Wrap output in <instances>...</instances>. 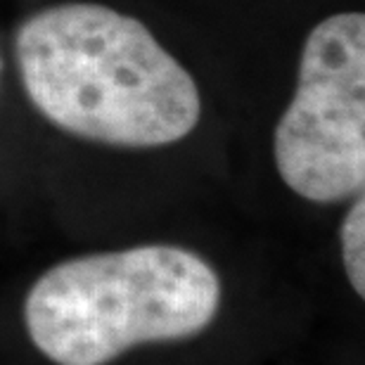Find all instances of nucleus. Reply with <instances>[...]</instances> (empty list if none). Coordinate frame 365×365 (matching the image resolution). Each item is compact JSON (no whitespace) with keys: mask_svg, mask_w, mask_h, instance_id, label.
<instances>
[{"mask_svg":"<svg viewBox=\"0 0 365 365\" xmlns=\"http://www.w3.org/2000/svg\"><path fill=\"white\" fill-rule=\"evenodd\" d=\"M31 105L64 133L114 148L182 140L202 116L190 71L140 19L100 3L31 14L14 36Z\"/></svg>","mask_w":365,"mask_h":365,"instance_id":"nucleus-1","label":"nucleus"},{"mask_svg":"<svg viewBox=\"0 0 365 365\" xmlns=\"http://www.w3.org/2000/svg\"><path fill=\"white\" fill-rule=\"evenodd\" d=\"M221 306V277L200 254L143 245L62 261L24 304L34 346L57 365H105L135 344L207 330Z\"/></svg>","mask_w":365,"mask_h":365,"instance_id":"nucleus-2","label":"nucleus"},{"mask_svg":"<svg viewBox=\"0 0 365 365\" xmlns=\"http://www.w3.org/2000/svg\"><path fill=\"white\" fill-rule=\"evenodd\" d=\"M280 178L309 202L332 204L365 185V17L330 14L309 34L297 91L275 126Z\"/></svg>","mask_w":365,"mask_h":365,"instance_id":"nucleus-3","label":"nucleus"},{"mask_svg":"<svg viewBox=\"0 0 365 365\" xmlns=\"http://www.w3.org/2000/svg\"><path fill=\"white\" fill-rule=\"evenodd\" d=\"M341 242V259L349 275V282L356 289V294L365 297V200H359L346 211L339 230Z\"/></svg>","mask_w":365,"mask_h":365,"instance_id":"nucleus-4","label":"nucleus"},{"mask_svg":"<svg viewBox=\"0 0 365 365\" xmlns=\"http://www.w3.org/2000/svg\"><path fill=\"white\" fill-rule=\"evenodd\" d=\"M0 67H3V64H0Z\"/></svg>","mask_w":365,"mask_h":365,"instance_id":"nucleus-5","label":"nucleus"}]
</instances>
